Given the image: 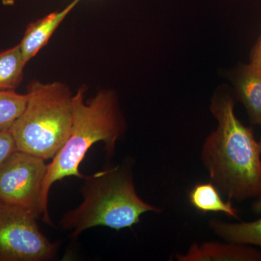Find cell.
Segmentation results:
<instances>
[{"mask_svg": "<svg viewBox=\"0 0 261 261\" xmlns=\"http://www.w3.org/2000/svg\"><path fill=\"white\" fill-rule=\"evenodd\" d=\"M84 179L83 201L66 213L61 221L63 229L69 231L73 239L95 226L118 231L132 228L140 222L142 214L161 212L140 198L126 166L108 168Z\"/></svg>", "mask_w": 261, "mask_h": 261, "instance_id": "3957f363", "label": "cell"}, {"mask_svg": "<svg viewBox=\"0 0 261 261\" xmlns=\"http://www.w3.org/2000/svg\"><path fill=\"white\" fill-rule=\"evenodd\" d=\"M189 200L192 207L199 212L220 213L230 217L238 219V211L233 206L231 200H223L219 189L212 182H203L195 185L190 193Z\"/></svg>", "mask_w": 261, "mask_h": 261, "instance_id": "30bf717a", "label": "cell"}, {"mask_svg": "<svg viewBox=\"0 0 261 261\" xmlns=\"http://www.w3.org/2000/svg\"><path fill=\"white\" fill-rule=\"evenodd\" d=\"M27 94L0 91V130L10 129L27 106Z\"/></svg>", "mask_w": 261, "mask_h": 261, "instance_id": "4fadbf2b", "label": "cell"}, {"mask_svg": "<svg viewBox=\"0 0 261 261\" xmlns=\"http://www.w3.org/2000/svg\"><path fill=\"white\" fill-rule=\"evenodd\" d=\"M211 111L217 128L206 138L201 158L211 181L229 200L261 195V149L253 132L242 123L228 94H216Z\"/></svg>", "mask_w": 261, "mask_h": 261, "instance_id": "6da1fadb", "label": "cell"}, {"mask_svg": "<svg viewBox=\"0 0 261 261\" xmlns=\"http://www.w3.org/2000/svg\"><path fill=\"white\" fill-rule=\"evenodd\" d=\"M45 161L17 150L0 166V201L43 216L42 194Z\"/></svg>", "mask_w": 261, "mask_h": 261, "instance_id": "8992f818", "label": "cell"}, {"mask_svg": "<svg viewBox=\"0 0 261 261\" xmlns=\"http://www.w3.org/2000/svg\"><path fill=\"white\" fill-rule=\"evenodd\" d=\"M23 112L10 127L18 151L53 159L69 137L73 94L61 82L33 81Z\"/></svg>", "mask_w": 261, "mask_h": 261, "instance_id": "277c9868", "label": "cell"}, {"mask_svg": "<svg viewBox=\"0 0 261 261\" xmlns=\"http://www.w3.org/2000/svg\"><path fill=\"white\" fill-rule=\"evenodd\" d=\"M179 261H261V251L243 244L228 243H194L185 254L176 257Z\"/></svg>", "mask_w": 261, "mask_h": 261, "instance_id": "ba28073f", "label": "cell"}, {"mask_svg": "<svg viewBox=\"0 0 261 261\" xmlns=\"http://www.w3.org/2000/svg\"><path fill=\"white\" fill-rule=\"evenodd\" d=\"M87 90V87L82 85L73 94V123L69 137L47 165L42 194L43 219L46 224H51L48 197L54 183L69 176L84 178L80 166L92 145L102 142L108 155L111 156L125 132L124 118L115 92L102 89L85 102Z\"/></svg>", "mask_w": 261, "mask_h": 261, "instance_id": "7a4b0ae2", "label": "cell"}, {"mask_svg": "<svg viewBox=\"0 0 261 261\" xmlns=\"http://www.w3.org/2000/svg\"><path fill=\"white\" fill-rule=\"evenodd\" d=\"M81 1L73 0L63 9L49 13L27 25L23 38L18 44L27 64L47 45L62 22Z\"/></svg>", "mask_w": 261, "mask_h": 261, "instance_id": "52a82bcc", "label": "cell"}, {"mask_svg": "<svg viewBox=\"0 0 261 261\" xmlns=\"http://www.w3.org/2000/svg\"><path fill=\"white\" fill-rule=\"evenodd\" d=\"M235 88L252 124L261 126V70L250 64L237 72Z\"/></svg>", "mask_w": 261, "mask_h": 261, "instance_id": "9c48e42d", "label": "cell"}, {"mask_svg": "<svg viewBox=\"0 0 261 261\" xmlns=\"http://www.w3.org/2000/svg\"><path fill=\"white\" fill-rule=\"evenodd\" d=\"M37 218L23 207L0 201V261H45L58 244L39 229Z\"/></svg>", "mask_w": 261, "mask_h": 261, "instance_id": "5b68a950", "label": "cell"}, {"mask_svg": "<svg viewBox=\"0 0 261 261\" xmlns=\"http://www.w3.org/2000/svg\"><path fill=\"white\" fill-rule=\"evenodd\" d=\"M252 210L257 214H261V195L257 197V200L252 205Z\"/></svg>", "mask_w": 261, "mask_h": 261, "instance_id": "2e32d148", "label": "cell"}, {"mask_svg": "<svg viewBox=\"0 0 261 261\" xmlns=\"http://www.w3.org/2000/svg\"><path fill=\"white\" fill-rule=\"evenodd\" d=\"M18 150L10 129L0 130V166Z\"/></svg>", "mask_w": 261, "mask_h": 261, "instance_id": "5bb4252c", "label": "cell"}, {"mask_svg": "<svg viewBox=\"0 0 261 261\" xmlns=\"http://www.w3.org/2000/svg\"><path fill=\"white\" fill-rule=\"evenodd\" d=\"M250 59V64L261 70V34L252 49Z\"/></svg>", "mask_w": 261, "mask_h": 261, "instance_id": "9a60e30c", "label": "cell"}, {"mask_svg": "<svg viewBox=\"0 0 261 261\" xmlns=\"http://www.w3.org/2000/svg\"><path fill=\"white\" fill-rule=\"evenodd\" d=\"M2 3L5 6H13L18 0H1Z\"/></svg>", "mask_w": 261, "mask_h": 261, "instance_id": "e0dca14e", "label": "cell"}, {"mask_svg": "<svg viewBox=\"0 0 261 261\" xmlns=\"http://www.w3.org/2000/svg\"><path fill=\"white\" fill-rule=\"evenodd\" d=\"M211 229L228 243L261 247V218L250 222L228 223L212 220Z\"/></svg>", "mask_w": 261, "mask_h": 261, "instance_id": "8fae6325", "label": "cell"}, {"mask_svg": "<svg viewBox=\"0 0 261 261\" xmlns=\"http://www.w3.org/2000/svg\"><path fill=\"white\" fill-rule=\"evenodd\" d=\"M27 63L18 44L0 53V91H15L24 76Z\"/></svg>", "mask_w": 261, "mask_h": 261, "instance_id": "7c38bea8", "label": "cell"}, {"mask_svg": "<svg viewBox=\"0 0 261 261\" xmlns=\"http://www.w3.org/2000/svg\"><path fill=\"white\" fill-rule=\"evenodd\" d=\"M259 145H260V149H261V138H260V141H259Z\"/></svg>", "mask_w": 261, "mask_h": 261, "instance_id": "ac0fdd59", "label": "cell"}]
</instances>
